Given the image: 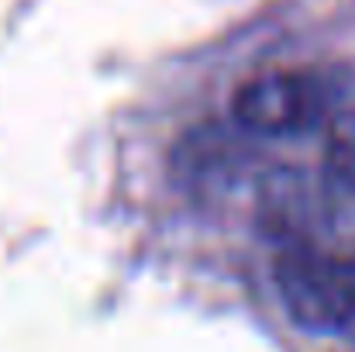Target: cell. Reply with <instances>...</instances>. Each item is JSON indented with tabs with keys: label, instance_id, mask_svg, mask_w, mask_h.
Wrapping results in <instances>:
<instances>
[{
	"label": "cell",
	"instance_id": "6da1fadb",
	"mask_svg": "<svg viewBox=\"0 0 355 352\" xmlns=\"http://www.w3.org/2000/svg\"><path fill=\"white\" fill-rule=\"evenodd\" d=\"M279 297L307 332H349L355 325V259L324 249H290L276 262Z\"/></svg>",
	"mask_w": 355,
	"mask_h": 352
},
{
	"label": "cell",
	"instance_id": "7a4b0ae2",
	"mask_svg": "<svg viewBox=\"0 0 355 352\" xmlns=\"http://www.w3.org/2000/svg\"><path fill=\"white\" fill-rule=\"evenodd\" d=\"M331 111V90L314 69H266L232 97V115L252 135H300Z\"/></svg>",
	"mask_w": 355,
	"mask_h": 352
},
{
	"label": "cell",
	"instance_id": "3957f363",
	"mask_svg": "<svg viewBox=\"0 0 355 352\" xmlns=\"http://www.w3.org/2000/svg\"><path fill=\"white\" fill-rule=\"evenodd\" d=\"M328 159L338 173L355 180V111L335 117L328 131Z\"/></svg>",
	"mask_w": 355,
	"mask_h": 352
}]
</instances>
